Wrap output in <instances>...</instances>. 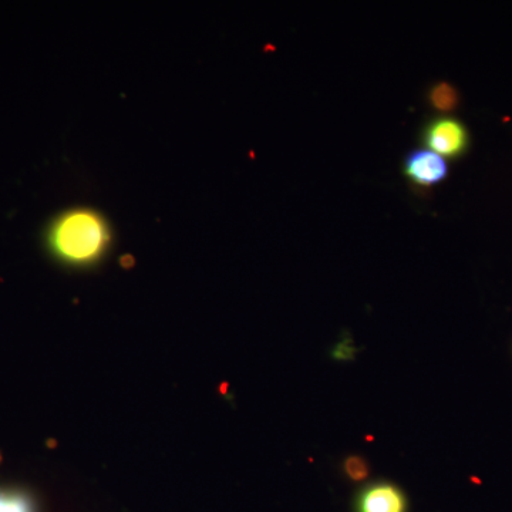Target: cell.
<instances>
[{"label":"cell","instance_id":"cell-5","mask_svg":"<svg viewBox=\"0 0 512 512\" xmlns=\"http://www.w3.org/2000/svg\"><path fill=\"white\" fill-rule=\"evenodd\" d=\"M427 99H429L434 109L448 111L457 107L460 97H458L456 87L446 82H441L433 84V86L430 87Z\"/></svg>","mask_w":512,"mask_h":512},{"label":"cell","instance_id":"cell-6","mask_svg":"<svg viewBox=\"0 0 512 512\" xmlns=\"http://www.w3.org/2000/svg\"><path fill=\"white\" fill-rule=\"evenodd\" d=\"M0 512H35V504L22 491L0 490Z\"/></svg>","mask_w":512,"mask_h":512},{"label":"cell","instance_id":"cell-1","mask_svg":"<svg viewBox=\"0 0 512 512\" xmlns=\"http://www.w3.org/2000/svg\"><path fill=\"white\" fill-rule=\"evenodd\" d=\"M106 222L93 211H70L55 222L49 245L57 258L72 265H89L97 261L109 245Z\"/></svg>","mask_w":512,"mask_h":512},{"label":"cell","instance_id":"cell-2","mask_svg":"<svg viewBox=\"0 0 512 512\" xmlns=\"http://www.w3.org/2000/svg\"><path fill=\"white\" fill-rule=\"evenodd\" d=\"M421 143L444 158H460L470 147V131L463 121L451 116L431 117L421 128Z\"/></svg>","mask_w":512,"mask_h":512},{"label":"cell","instance_id":"cell-3","mask_svg":"<svg viewBox=\"0 0 512 512\" xmlns=\"http://www.w3.org/2000/svg\"><path fill=\"white\" fill-rule=\"evenodd\" d=\"M403 170L410 183L421 188H431L446 180V158L426 147L414 148L404 157Z\"/></svg>","mask_w":512,"mask_h":512},{"label":"cell","instance_id":"cell-7","mask_svg":"<svg viewBox=\"0 0 512 512\" xmlns=\"http://www.w3.org/2000/svg\"><path fill=\"white\" fill-rule=\"evenodd\" d=\"M343 468H345L346 476L352 478L353 481L363 480L369 474L366 461L356 456L349 457L343 464Z\"/></svg>","mask_w":512,"mask_h":512},{"label":"cell","instance_id":"cell-4","mask_svg":"<svg viewBox=\"0 0 512 512\" xmlns=\"http://www.w3.org/2000/svg\"><path fill=\"white\" fill-rule=\"evenodd\" d=\"M409 503L402 488L379 481L363 488L356 497V512H407Z\"/></svg>","mask_w":512,"mask_h":512}]
</instances>
